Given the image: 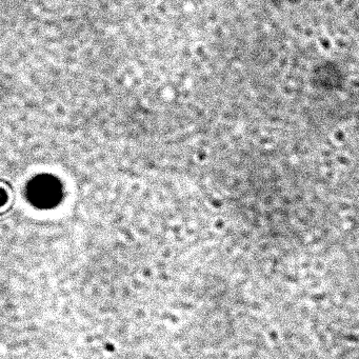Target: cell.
Returning a JSON list of instances; mask_svg holds the SVG:
<instances>
[{
	"instance_id": "obj_1",
	"label": "cell",
	"mask_w": 359,
	"mask_h": 359,
	"mask_svg": "<svg viewBox=\"0 0 359 359\" xmlns=\"http://www.w3.org/2000/svg\"><path fill=\"white\" fill-rule=\"evenodd\" d=\"M29 194L32 201L39 206L49 208L57 203L60 196V188L57 180L49 176L35 179L30 185Z\"/></svg>"
}]
</instances>
